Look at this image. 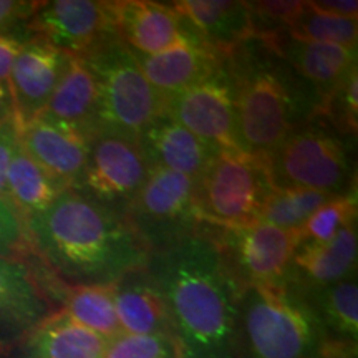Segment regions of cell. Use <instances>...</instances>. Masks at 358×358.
Returning a JSON list of instances; mask_svg holds the SVG:
<instances>
[{
    "mask_svg": "<svg viewBox=\"0 0 358 358\" xmlns=\"http://www.w3.org/2000/svg\"><path fill=\"white\" fill-rule=\"evenodd\" d=\"M38 6L40 2L29 0H0V35L27 27Z\"/></svg>",
    "mask_w": 358,
    "mask_h": 358,
    "instance_id": "836d02e7",
    "label": "cell"
},
{
    "mask_svg": "<svg viewBox=\"0 0 358 358\" xmlns=\"http://www.w3.org/2000/svg\"><path fill=\"white\" fill-rule=\"evenodd\" d=\"M111 285L123 334L174 337L166 306L146 268L129 272Z\"/></svg>",
    "mask_w": 358,
    "mask_h": 358,
    "instance_id": "603a6c76",
    "label": "cell"
},
{
    "mask_svg": "<svg viewBox=\"0 0 358 358\" xmlns=\"http://www.w3.org/2000/svg\"><path fill=\"white\" fill-rule=\"evenodd\" d=\"M146 271L166 306L181 358H243L239 303L244 289L201 227L151 254Z\"/></svg>",
    "mask_w": 358,
    "mask_h": 358,
    "instance_id": "6da1fadb",
    "label": "cell"
},
{
    "mask_svg": "<svg viewBox=\"0 0 358 358\" xmlns=\"http://www.w3.org/2000/svg\"><path fill=\"white\" fill-rule=\"evenodd\" d=\"M334 198L337 196L320 191L275 187L264 206L261 221L280 229L301 231L312 214Z\"/></svg>",
    "mask_w": 358,
    "mask_h": 358,
    "instance_id": "4316f807",
    "label": "cell"
},
{
    "mask_svg": "<svg viewBox=\"0 0 358 358\" xmlns=\"http://www.w3.org/2000/svg\"><path fill=\"white\" fill-rule=\"evenodd\" d=\"M24 222L32 254L64 284L111 285L150 261L122 214L77 189H65Z\"/></svg>",
    "mask_w": 358,
    "mask_h": 358,
    "instance_id": "7a4b0ae2",
    "label": "cell"
},
{
    "mask_svg": "<svg viewBox=\"0 0 358 358\" xmlns=\"http://www.w3.org/2000/svg\"><path fill=\"white\" fill-rule=\"evenodd\" d=\"M64 191V186L25 153L19 140L6 179V199L17 214L25 221L47 209Z\"/></svg>",
    "mask_w": 358,
    "mask_h": 358,
    "instance_id": "d4e9b609",
    "label": "cell"
},
{
    "mask_svg": "<svg viewBox=\"0 0 358 358\" xmlns=\"http://www.w3.org/2000/svg\"><path fill=\"white\" fill-rule=\"evenodd\" d=\"M82 60L98 85L96 133L138 140L143 129L164 113V96L151 87L120 37L100 45Z\"/></svg>",
    "mask_w": 358,
    "mask_h": 358,
    "instance_id": "5b68a950",
    "label": "cell"
},
{
    "mask_svg": "<svg viewBox=\"0 0 358 358\" xmlns=\"http://www.w3.org/2000/svg\"><path fill=\"white\" fill-rule=\"evenodd\" d=\"M30 254L24 219L6 199H0V256L25 259Z\"/></svg>",
    "mask_w": 358,
    "mask_h": 358,
    "instance_id": "d6a6232c",
    "label": "cell"
},
{
    "mask_svg": "<svg viewBox=\"0 0 358 358\" xmlns=\"http://www.w3.org/2000/svg\"><path fill=\"white\" fill-rule=\"evenodd\" d=\"M319 116L342 133L343 136L355 138L358 120V75L357 71L337 87L322 103Z\"/></svg>",
    "mask_w": 358,
    "mask_h": 358,
    "instance_id": "4dcf8cb0",
    "label": "cell"
},
{
    "mask_svg": "<svg viewBox=\"0 0 358 358\" xmlns=\"http://www.w3.org/2000/svg\"><path fill=\"white\" fill-rule=\"evenodd\" d=\"M55 308L25 259L0 256V350L10 352Z\"/></svg>",
    "mask_w": 358,
    "mask_h": 358,
    "instance_id": "5bb4252c",
    "label": "cell"
},
{
    "mask_svg": "<svg viewBox=\"0 0 358 358\" xmlns=\"http://www.w3.org/2000/svg\"><path fill=\"white\" fill-rule=\"evenodd\" d=\"M350 140L353 138L343 136L322 116H313L290 133L268 158L274 186L334 196L355 191Z\"/></svg>",
    "mask_w": 358,
    "mask_h": 358,
    "instance_id": "8992f818",
    "label": "cell"
},
{
    "mask_svg": "<svg viewBox=\"0 0 358 358\" xmlns=\"http://www.w3.org/2000/svg\"><path fill=\"white\" fill-rule=\"evenodd\" d=\"M306 2H248L250 17V37H272L289 34V29L299 19Z\"/></svg>",
    "mask_w": 358,
    "mask_h": 358,
    "instance_id": "1f68e13d",
    "label": "cell"
},
{
    "mask_svg": "<svg viewBox=\"0 0 358 358\" xmlns=\"http://www.w3.org/2000/svg\"><path fill=\"white\" fill-rule=\"evenodd\" d=\"M27 29L34 37L78 58L118 37L110 2L98 0L40 2Z\"/></svg>",
    "mask_w": 358,
    "mask_h": 358,
    "instance_id": "7c38bea8",
    "label": "cell"
},
{
    "mask_svg": "<svg viewBox=\"0 0 358 358\" xmlns=\"http://www.w3.org/2000/svg\"><path fill=\"white\" fill-rule=\"evenodd\" d=\"M116 34L129 50L155 55L168 50L187 35L169 3L151 0L110 2Z\"/></svg>",
    "mask_w": 358,
    "mask_h": 358,
    "instance_id": "44dd1931",
    "label": "cell"
},
{
    "mask_svg": "<svg viewBox=\"0 0 358 358\" xmlns=\"http://www.w3.org/2000/svg\"><path fill=\"white\" fill-rule=\"evenodd\" d=\"M302 294L319 319L327 338L358 343L357 277Z\"/></svg>",
    "mask_w": 358,
    "mask_h": 358,
    "instance_id": "484cf974",
    "label": "cell"
},
{
    "mask_svg": "<svg viewBox=\"0 0 358 358\" xmlns=\"http://www.w3.org/2000/svg\"><path fill=\"white\" fill-rule=\"evenodd\" d=\"M138 65L156 92L164 98L176 95L213 73L227 60L226 53L185 37L155 55L134 53Z\"/></svg>",
    "mask_w": 358,
    "mask_h": 358,
    "instance_id": "d6986e66",
    "label": "cell"
},
{
    "mask_svg": "<svg viewBox=\"0 0 358 358\" xmlns=\"http://www.w3.org/2000/svg\"><path fill=\"white\" fill-rule=\"evenodd\" d=\"M227 64L234 78L237 129L249 153L268 159L290 133L319 115V96L268 40L245 38Z\"/></svg>",
    "mask_w": 358,
    "mask_h": 358,
    "instance_id": "3957f363",
    "label": "cell"
},
{
    "mask_svg": "<svg viewBox=\"0 0 358 358\" xmlns=\"http://www.w3.org/2000/svg\"><path fill=\"white\" fill-rule=\"evenodd\" d=\"M169 6L178 13L187 37L226 55L252 35L248 2L179 0Z\"/></svg>",
    "mask_w": 358,
    "mask_h": 358,
    "instance_id": "ffe728a7",
    "label": "cell"
},
{
    "mask_svg": "<svg viewBox=\"0 0 358 358\" xmlns=\"http://www.w3.org/2000/svg\"><path fill=\"white\" fill-rule=\"evenodd\" d=\"M70 55L45 40L32 37L13 62L7 85L19 127L37 120L64 77Z\"/></svg>",
    "mask_w": 358,
    "mask_h": 358,
    "instance_id": "4fadbf2b",
    "label": "cell"
},
{
    "mask_svg": "<svg viewBox=\"0 0 358 358\" xmlns=\"http://www.w3.org/2000/svg\"><path fill=\"white\" fill-rule=\"evenodd\" d=\"M216 243L224 261L241 287H268L287 282V272L301 232L287 231L262 221L237 227L201 224Z\"/></svg>",
    "mask_w": 358,
    "mask_h": 358,
    "instance_id": "9c48e42d",
    "label": "cell"
},
{
    "mask_svg": "<svg viewBox=\"0 0 358 358\" xmlns=\"http://www.w3.org/2000/svg\"><path fill=\"white\" fill-rule=\"evenodd\" d=\"M150 171L138 140L98 131L90 141L87 166L77 191L124 217Z\"/></svg>",
    "mask_w": 358,
    "mask_h": 358,
    "instance_id": "30bf717a",
    "label": "cell"
},
{
    "mask_svg": "<svg viewBox=\"0 0 358 358\" xmlns=\"http://www.w3.org/2000/svg\"><path fill=\"white\" fill-rule=\"evenodd\" d=\"M106 342L71 320L62 310L52 312L12 348L13 358H105ZM10 350V352H12Z\"/></svg>",
    "mask_w": 358,
    "mask_h": 358,
    "instance_id": "7402d4cb",
    "label": "cell"
},
{
    "mask_svg": "<svg viewBox=\"0 0 358 358\" xmlns=\"http://www.w3.org/2000/svg\"><path fill=\"white\" fill-rule=\"evenodd\" d=\"M20 127L15 116L0 124V199H6V179L12 156L19 146ZM7 201V199H6Z\"/></svg>",
    "mask_w": 358,
    "mask_h": 358,
    "instance_id": "e575fe53",
    "label": "cell"
},
{
    "mask_svg": "<svg viewBox=\"0 0 358 358\" xmlns=\"http://www.w3.org/2000/svg\"><path fill=\"white\" fill-rule=\"evenodd\" d=\"M264 38L272 43L294 73L315 92L320 106L335 88L357 71V48L302 42L290 38L289 34Z\"/></svg>",
    "mask_w": 358,
    "mask_h": 358,
    "instance_id": "ac0fdd59",
    "label": "cell"
},
{
    "mask_svg": "<svg viewBox=\"0 0 358 358\" xmlns=\"http://www.w3.org/2000/svg\"><path fill=\"white\" fill-rule=\"evenodd\" d=\"M319 358H357V343L329 340Z\"/></svg>",
    "mask_w": 358,
    "mask_h": 358,
    "instance_id": "74e56055",
    "label": "cell"
},
{
    "mask_svg": "<svg viewBox=\"0 0 358 358\" xmlns=\"http://www.w3.org/2000/svg\"><path fill=\"white\" fill-rule=\"evenodd\" d=\"M13 116V101L7 82H0V124Z\"/></svg>",
    "mask_w": 358,
    "mask_h": 358,
    "instance_id": "f35d334b",
    "label": "cell"
},
{
    "mask_svg": "<svg viewBox=\"0 0 358 358\" xmlns=\"http://www.w3.org/2000/svg\"><path fill=\"white\" fill-rule=\"evenodd\" d=\"M20 146L65 189H77L82 181L92 136L60 127L43 118L20 127Z\"/></svg>",
    "mask_w": 358,
    "mask_h": 358,
    "instance_id": "9a60e30c",
    "label": "cell"
},
{
    "mask_svg": "<svg viewBox=\"0 0 358 358\" xmlns=\"http://www.w3.org/2000/svg\"><path fill=\"white\" fill-rule=\"evenodd\" d=\"M124 219L148 252L158 254L199 231L196 181L169 169L151 168Z\"/></svg>",
    "mask_w": 358,
    "mask_h": 358,
    "instance_id": "ba28073f",
    "label": "cell"
},
{
    "mask_svg": "<svg viewBox=\"0 0 358 358\" xmlns=\"http://www.w3.org/2000/svg\"><path fill=\"white\" fill-rule=\"evenodd\" d=\"M357 221V192L337 196L322 206L303 224L301 243H327L350 222Z\"/></svg>",
    "mask_w": 358,
    "mask_h": 358,
    "instance_id": "f1b7e54d",
    "label": "cell"
},
{
    "mask_svg": "<svg viewBox=\"0 0 358 358\" xmlns=\"http://www.w3.org/2000/svg\"><path fill=\"white\" fill-rule=\"evenodd\" d=\"M274 189L267 158L249 151L221 150L196 181L201 222L219 227L259 222Z\"/></svg>",
    "mask_w": 358,
    "mask_h": 358,
    "instance_id": "52a82bcc",
    "label": "cell"
},
{
    "mask_svg": "<svg viewBox=\"0 0 358 358\" xmlns=\"http://www.w3.org/2000/svg\"><path fill=\"white\" fill-rule=\"evenodd\" d=\"M105 358H181V348L171 335L122 334L106 342Z\"/></svg>",
    "mask_w": 358,
    "mask_h": 358,
    "instance_id": "f546056e",
    "label": "cell"
},
{
    "mask_svg": "<svg viewBox=\"0 0 358 358\" xmlns=\"http://www.w3.org/2000/svg\"><path fill=\"white\" fill-rule=\"evenodd\" d=\"M2 355H3V352H2V350H0V358H2Z\"/></svg>",
    "mask_w": 358,
    "mask_h": 358,
    "instance_id": "ab89813d",
    "label": "cell"
},
{
    "mask_svg": "<svg viewBox=\"0 0 358 358\" xmlns=\"http://www.w3.org/2000/svg\"><path fill=\"white\" fill-rule=\"evenodd\" d=\"M150 168H163L198 179L219 155V148L201 140L171 116L163 113L138 136Z\"/></svg>",
    "mask_w": 358,
    "mask_h": 358,
    "instance_id": "2e32d148",
    "label": "cell"
},
{
    "mask_svg": "<svg viewBox=\"0 0 358 358\" xmlns=\"http://www.w3.org/2000/svg\"><path fill=\"white\" fill-rule=\"evenodd\" d=\"M96 115L95 75L82 58L71 57L64 77L38 118L93 136L96 133Z\"/></svg>",
    "mask_w": 358,
    "mask_h": 358,
    "instance_id": "cb8c5ba5",
    "label": "cell"
},
{
    "mask_svg": "<svg viewBox=\"0 0 358 358\" xmlns=\"http://www.w3.org/2000/svg\"><path fill=\"white\" fill-rule=\"evenodd\" d=\"M239 332L243 358H319L329 342L306 295L287 282L244 289Z\"/></svg>",
    "mask_w": 358,
    "mask_h": 358,
    "instance_id": "277c9868",
    "label": "cell"
},
{
    "mask_svg": "<svg viewBox=\"0 0 358 358\" xmlns=\"http://www.w3.org/2000/svg\"><path fill=\"white\" fill-rule=\"evenodd\" d=\"M310 6L320 12L345 17V19H357L358 17L357 0H315V2H310Z\"/></svg>",
    "mask_w": 358,
    "mask_h": 358,
    "instance_id": "8d00e7d4",
    "label": "cell"
},
{
    "mask_svg": "<svg viewBox=\"0 0 358 358\" xmlns=\"http://www.w3.org/2000/svg\"><path fill=\"white\" fill-rule=\"evenodd\" d=\"M289 37L302 42L357 48L358 20L320 12L310 2H306L299 19L289 29Z\"/></svg>",
    "mask_w": 358,
    "mask_h": 358,
    "instance_id": "83f0119b",
    "label": "cell"
},
{
    "mask_svg": "<svg viewBox=\"0 0 358 358\" xmlns=\"http://www.w3.org/2000/svg\"><path fill=\"white\" fill-rule=\"evenodd\" d=\"M32 37L34 35L29 32L27 27L15 32L0 35V82H7L17 55Z\"/></svg>",
    "mask_w": 358,
    "mask_h": 358,
    "instance_id": "d590c367",
    "label": "cell"
},
{
    "mask_svg": "<svg viewBox=\"0 0 358 358\" xmlns=\"http://www.w3.org/2000/svg\"><path fill=\"white\" fill-rule=\"evenodd\" d=\"M164 113L219 150L245 151L237 129L236 88L227 60L209 77L164 98Z\"/></svg>",
    "mask_w": 358,
    "mask_h": 358,
    "instance_id": "8fae6325",
    "label": "cell"
},
{
    "mask_svg": "<svg viewBox=\"0 0 358 358\" xmlns=\"http://www.w3.org/2000/svg\"><path fill=\"white\" fill-rule=\"evenodd\" d=\"M357 221L327 243H301L287 272V284L310 292L357 277Z\"/></svg>",
    "mask_w": 358,
    "mask_h": 358,
    "instance_id": "e0dca14e",
    "label": "cell"
}]
</instances>
